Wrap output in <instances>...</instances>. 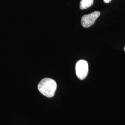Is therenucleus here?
I'll list each match as a JSON object with an SVG mask.
<instances>
[{"label":"nucleus","mask_w":125,"mask_h":125,"mask_svg":"<svg viewBox=\"0 0 125 125\" xmlns=\"http://www.w3.org/2000/svg\"><path fill=\"white\" fill-rule=\"evenodd\" d=\"M100 15V12L94 11L88 14L84 15L81 18V24L84 28H88L92 26Z\"/></svg>","instance_id":"3"},{"label":"nucleus","mask_w":125,"mask_h":125,"mask_svg":"<svg viewBox=\"0 0 125 125\" xmlns=\"http://www.w3.org/2000/svg\"><path fill=\"white\" fill-rule=\"evenodd\" d=\"M112 0H104V2L106 3H108L111 1Z\"/></svg>","instance_id":"5"},{"label":"nucleus","mask_w":125,"mask_h":125,"mask_svg":"<svg viewBox=\"0 0 125 125\" xmlns=\"http://www.w3.org/2000/svg\"><path fill=\"white\" fill-rule=\"evenodd\" d=\"M124 51H125V46L124 47Z\"/></svg>","instance_id":"6"},{"label":"nucleus","mask_w":125,"mask_h":125,"mask_svg":"<svg viewBox=\"0 0 125 125\" xmlns=\"http://www.w3.org/2000/svg\"><path fill=\"white\" fill-rule=\"evenodd\" d=\"M89 72V65L84 60H80L76 64V73L77 77L80 80H83L87 77Z\"/></svg>","instance_id":"2"},{"label":"nucleus","mask_w":125,"mask_h":125,"mask_svg":"<svg viewBox=\"0 0 125 125\" xmlns=\"http://www.w3.org/2000/svg\"><path fill=\"white\" fill-rule=\"evenodd\" d=\"M57 83L53 79L45 78L41 81L38 86V89L42 94L47 97H52L57 89Z\"/></svg>","instance_id":"1"},{"label":"nucleus","mask_w":125,"mask_h":125,"mask_svg":"<svg viewBox=\"0 0 125 125\" xmlns=\"http://www.w3.org/2000/svg\"><path fill=\"white\" fill-rule=\"evenodd\" d=\"M94 3V0H81L80 3L81 9H85L90 7Z\"/></svg>","instance_id":"4"}]
</instances>
